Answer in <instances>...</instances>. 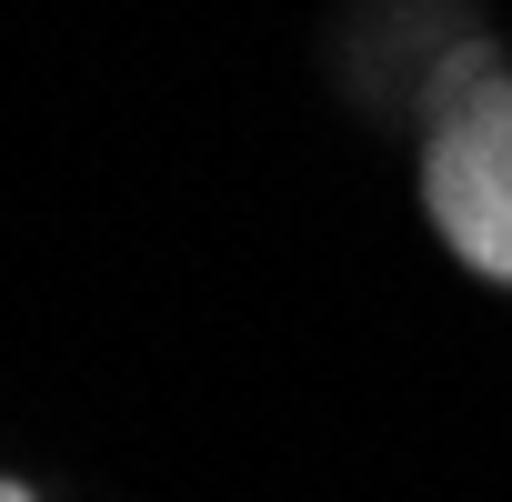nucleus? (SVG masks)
<instances>
[{"label":"nucleus","instance_id":"nucleus-1","mask_svg":"<svg viewBox=\"0 0 512 502\" xmlns=\"http://www.w3.org/2000/svg\"><path fill=\"white\" fill-rule=\"evenodd\" d=\"M422 201L442 241L472 272L512 282V81L472 51L432 91V141H422Z\"/></svg>","mask_w":512,"mask_h":502},{"label":"nucleus","instance_id":"nucleus-2","mask_svg":"<svg viewBox=\"0 0 512 502\" xmlns=\"http://www.w3.org/2000/svg\"><path fill=\"white\" fill-rule=\"evenodd\" d=\"M0 502H31V492H21V482H0Z\"/></svg>","mask_w":512,"mask_h":502}]
</instances>
